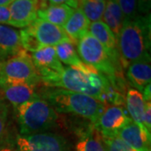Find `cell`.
Segmentation results:
<instances>
[{"label":"cell","instance_id":"cell-1","mask_svg":"<svg viewBox=\"0 0 151 151\" xmlns=\"http://www.w3.org/2000/svg\"><path fill=\"white\" fill-rule=\"evenodd\" d=\"M41 82L50 87H59L95 97L102 103L112 88L108 78L103 73L86 74L72 66L64 67L61 71L42 78Z\"/></svg>","mask_w":151,"mask_h":151},{"label":"cell","instance_id":"cell-2","mask_svg":"<svg viewBox=\"0 0 151 151\" xmlns=\"http://www.w3.org/2000/svg\"><path fill=\"white\" fill-rule=\"evenodd\" d=\"M118 48L121 65L124 68L150 55V14H139L132 19L124 20L118 39Z\"/></svg>","mask_w":151,"mask_h":151},{"label":"cell","instance_id":"cell-3","mask_svg":"<svg viewBox=\"0 0 151 151\" xmlns=\"http://www.w3.org/2000/svg\"><path fill=\"white\" fill-rule=\"evenodd\" d=\"M55 112L72 113L87 119L94 124L106 106L95 97L60 88H50L40 96Z\"/></svg>","mask_w":151,"mask_h":151},{"label":"cell","instance_id":"cell-4","mask_svg":"<svg viewBox=\"0 0 151 151\" xmlns=\"http://www.w3.org/2000/svg\"><path fill=\"white\" fill-rule=\"evenodd\" d=\"M15 110L21 135L44 133L57 124V113L40 97L23 103Z\"/></svg>","mask_w":151,"mask_h":151},{"label":"cell","instance_id":"cell-5","mask_svg":"<svg viewBox=\"0 0 151 151\" xmlns=\"http://www.w3.org/2000/svg\"><path fill=\"white\" fill-rule=\"evenodd\" d=\"M77 54L82 62L92 65L106 76L111 84L124 78L121 62L113 59L103 45L89 32L77 41Z\"/></svg>","mask_w":151,"mask_h":151},{"label":"cell","instance_id":"cell-6","mask_svg":"<svg viewBox=\"0 0 151 151\" xmlns=\"http://www.w3.org/2000/svg\"><path fill=\"white\" fill-rule=\"evenodd\" d=\"M40 82L31 55L24 49L4 62L0 73V89L21 84L36 86Z\"/></svg>","mask_w":151,"mask_h":151},{"label":"cell","instance_id":"cell-7","mask_svg":"<svg viewBox=\"0 0 151 151\" xmlns=\"http://www.w3.org/2000/svg\"><path fill=\"white\" fill-rule=\"evenodd\" d=\"M17 145L19 151H70L65 137L49 132L20 135L17 138Z\"/></svg>","mask_w":151,"mask_h":151},{"label":"cell","instance_id":"cell-8","mask_svg":"<svg viewBox=\"0 0 151 151\" xmlns=\"http://www.w3.org/2000/svg\"><path fill=\"white\" fill-rule=\"evenodd\" d=\"M28 28L42 48L55 46L64 41H71L63 28L38 18Z\"/></svg>","mask_w":151,"mask_h":151},{"label":"cell","instance_id":"cell-9","mask_svg":"<svg viewBox=\"0 0 151 151\" xmlns=\"http://www.w3.org/2000/svg\"><path fill=\"white\" fill-rule=\"evenodd\" d=\"M132 121L121 106H110L105 108L94 127L102 135L116 134V133Z\"/></svg>","mask_w":151,"mask_h":151},{"label":"cell","instance_id":"cell-10","mask_svg":"<svg viewBox=\"0 0 151 151\" xmlns=\"http://www.w3.org/2000/svg\"><path fill=\"white\" fill-rule=\"evenodd\" d=\"M10 21L9 25L26 28L37 19L38 0H14L9 5Z\"/></svg>","mask_w":151,"mask_h":151},{"label":"cell","instance_id":"cell-11","mask_svg":"<svg viewBox=\"0 0 151 151\" xmlns=\"http://www.w3.org/2000/svg\"><path fill=\"white\" fill-rule=\"evenodd\" d=\"M30 55L40 79L60 72L64 68L58 59L55 46L43 47L33 52Z\"/></svg>","mask_w":151,"mask_h":151},{"label":"cell","instance_id":"cell-12","mask_svg":"<svg viewBox=\"0 0 151 151\" xmlns=\"http://www.w3.org/2000/svg\"><path fill=\"white\" fill-rule=\"evenodd\" d=\"M116 135L136 151H151L150 133L134 121L119 130Z\"/></svg>","mask_w":151,"mask_h":151},{"label":"cell","instance_id":"cell-13","mask_svg":"<svg viewBox=\"0 0 151 151\" xmlns=\"http://www.w3.org/2000/svg\"><path fill=\"white\" fill-rule=\"evenodd\" d=\"M126 78L138 91H143L151 80L150 55H147L128 65Z\"/></svg>","mask_w":151,"mask_h":151},{"label":"cell","instance_id":"cell-14","mask_svg":"<svg viewBox=\"0 0 151 151\" xmlns=\"http://www.w3.org/2000/svg\"><path fill=\"white\" fill-rule=\"evenodd\" d=\"M23 48L19 31L0 24V61L4 62Z\"/></svg>","mask_w":151,"mask_h":151},{"label":"cell","instance_id":"cell-15","mask_svg":"<svg viewBox=\"0 0 151 151\" xmlns=\"http://www.w3.org/2000/svg\"><path fill=\"white\" fill-rule=\"evenodd\" d=\"M88 32L103 45L113 59L121 62L118 48V40L105 23H103V21L92 22L88 29Z\"/></svg>","mask_w":151,"mask_h":151},{"label":"cell","instance_id":"cell-16","mask_svg":"<svg viewBox=\"0 0 151 151\" xmlns=\"http://www.w3.org/2000/svg\"><path fill=\"white\" fill-rule=\"evenodd\" d=\"M1 90L3 97L15 109L23 103L40 97L35 92V86L25 84L5 86Z\"/></svg>","mask_w":151,"mask_h":151},{"label":"cell","instance_id":"cell-17","mask_svg":"<svg viewBox=\"0 0 151 151\" xmlns=\"http://www.w3.org/2000/svg\"><path fill=\"white\" fill-rule=\"evenodd\" d=\"M90 21L79 9H76L62 26L65 34L74 44L88 32Z\"/></svg>","mask_w":151,"mask_h":151},{"label":"cell","instance_id":"cell-18","mask_svg":"<svg viewBox=\"0 0 151 151\" xmlns=\"http://www.w3.org/2000/svg\"><path fill=\"white\" fill-rule=\"evenodd\" d=\"M74 10V9L65 4L48 5L45 9L37 11V18L62 27Z\"/></svg>","mask_w":151,"mask_h":151},{"label":"cell","instance_id":"cell-19","mask_svg":"<svg viewBox=\"0 0 151 151\" xmlns=\"http://www.w3.org/2000/svg\"><path fill=\"white\" fill-rule=\"evenodd\" d=\"M125 102L127 110L132 118V121L139 125H143L145 108V101L143 97V94L134 88L129 89L126 92Z\"/></svg>","mask_w":151,"mask_h":151},{"label":"cell","instance_id":"cell-20","mask_svg":"<svg viewBox=\"0 0 151 151\" xmlns=\"http://www.w3.org/2000/svg\"><path fill=\"white\" fill-rule=\"evenodd\" d=\"M103 20L118 40L124 24V17L119 6L114 0H107L103 15Z\"/></svg>","mask_w":151,"mask_h":151},{"label":"cell","instance_id":"cell-21","mask_svg":"<svg viewBox=\"0 0 151 151\" xmlns=\"http://www.w3.org/2000/svg\"><path fill=\"white\" fill-rule=\"evenodd\" d=\"M76 151H107L102 134L93 126L87 133L81 136L76 146Z\"/></svg>","mask_w":151,"mask_h":151},{"label":"cell","instance_id":"cell-22","mask_svg":"<svg viewBox=\"0 0 151 151\" xmlns=\"http://www.w3.org/2000/svg\"><path fill=\"white\" fill-rule=\"evenodd\" d=\"M75 44L72 41H64L55 46L56 55L60 62L78 68L82 61L80 59L75 48Z\"/></svg>","mask_w":151,"mask_h":151},{"label":"cell","instance_id":"cell-23","mask_svg":"<svg viewBox=\"0 0 151 151\" xmlns=\"http://www.w3.org/2000/svg\"><path fill=\"white\" fill-rule=\"evenodd\" d=\"M106 2L97 0H80L79 9L89 19V21H102Z\"/></svg>","mask_w":151,"mask_h":151},{"label":"cell","instance_id":"cell-24","mask_svg":"<svg viewBox=\"0 0 151 151\" xmlns=\"http://www.w3.org/2000/svg\"><path fill=\"white\" fill-rule=\"evenodd\" d=\"M107 151H136L116 134L102 135Z\"/></svg>","mask_w":151,"mask_h":151},{"label":"cell","instance_id":"cell-25","mask_svg":"<svg viewBox=\"0 0 151 151\" xmlns=\"http://www.w3.org/2000/svg\"><path fill=\"white\" fill-rule=\"evenodd\" d=\"M19 34H20L22 46L25 50L31 51L33 53V52L42 48L37 41V40L35 39V35H33V33L30 31V29L28 27L21 29L19 31Z\"/></svg>","mask_w":151,"mask_h":151},{"label":"cell","instance_id":"cell-26","mask_svg":"<svg viewBox=\"0 0 151 151\" xmlns=\"http://www.w3.org/2000/svg\"><path fill=\"white\" fill-rule=\"evenodd\" d=\"M124 17V20L132 19L139 15L138 13V0H114Z\"/></svg>","mask_w":151,"mask_h":151},{"label":"cell","instance_id":"cell-27","mask_svg":"<svg viewBox=\"0 0 151 151\" xmlns=\"http://www.w3.org/2000/svg\"><path fill=\"white\" fill-rule=\"evenodd\" d=\"M9 115V105L3 97H0V139L4 136Z\"/></svg>","mask_w":151,"mask_h":151},{"label":"cell","instance_id":"cell-28","mask_svg":"<svg viewBox=\"0 0 151 151\" xmlns=\"http://www.w3.org/2000/svg\"><path fill=\"white\" fill-rule=\"evenodd\" d=\"M143 125L150 133L151 132V102H145V108L144 114V122Z\"/></svg>","mask_w":151,"mask_h":151},{"label":"cell","instance_id":"cell-29","mask_svg":"<svg viewBox=\"0 0 151 151\" xmlns=\"http://www.w3.org/2000/svg\"><path fill=\"white\" fill-rule=\"evenodd\" d=\"M150 8L151 0H138V13L142 15L150 14Z\"/></svg>","mask_w":151,"mask_h":151},{"label":"cell","instance_id":"cell-30","mask_svg":"<svg viewBox=\"0 0 151 151\" xmlns=\"http://www.w3.org/2000/svg\"><path fill=\"white\" fill-rule=\"evenodd\" d=\"M48 2L49 5L65 4L74 9H76L79 6V0H48Z\"/></svg>","mask_w":151,"mask_h":151},{"label":"cell","instance_id":"cell-31","mask_svg":"<svg viewBox=\"0 0 151 151\" xmlns=\"http://www.w3.org/2000/svg\"><path fill=\"white\" fill-rule=\"evenodd\" d=\"M10 11L9 6H0V24H9Z\"/></svg>","mask_w":151,"mask_h":151},{"label":"cell","instance_id":"cell-32","mask_svg":"<svg viewBox=\"0 0 151 151\" xmlns=\"http://www.w3.org/2000/svg\"><path fill=\"white\" fill-rule=\"evenodd\" d=\"M142 92H144V93H143V97H144L145 101V102L150 101V98H151L150 83V84H148V85L144 88V90H143Z\"/></svg>","mask_w":151,"mask_h":151},{"label":"cell","instance_id":"cell-33","mask_svg":"<svg viewBox=\"0 0 151 151\" xmlns=\"http://www.w3.org/2000/svg\"><path fill=\"white\" fill-rule=\"evenodd\" d=\"M38 2H39V9H44L48 6V0H38Z\"/></svg>","mask_w":151,"mask_h":151},{"label":"cell","instance_id":"cell-34","mask_svg":"<svg viewBox=\"0 0 151 151\" xmlns=\"http://www.w3.org/2000/svg\"><path fill=\"white\" fill-rule=\"evenodd\" d=\"M14 0H0V6H9Z\"/></svg>","mask_w":151,"mask_h":151},{"label":"cell","instance_id":"cell-35","mask_svg":"<svg viewBox=\"0 0 151 151\" xmlns=\"http://www.w3.org/2000/svg\"><path fill=\"white\" fill-rule=\"evenodd\" d=\"M3 65H4V62L0 61V73H1V70H2V68H3Z\"/></svg>","mask_w":151,"mask_h":151},{"label":"cell","instance_id":"cell-36","mask_svg":"<svg viewBox=\"0 0 151 151\" xmlns=\"http://www.w3.org/2000/svg\"><path fill=\"white\" fill-rule=\"evenodd\" d=\"M1 151H11L10 150H9V149H4V150H2Z\"/></svg>","mask_w":151,"mask_h":151},{"label":"cell","instance_id":"cell-37","mask_svg":"<svg viewBox=\"0 0 151 151\" xmlns=\"http://www.w3.org/2000/svg\"><path fill=\"white\" fill-rule=\"evenodd\" d=\"M97 1H104V2H106V0H97Z\"/></svg>","mask_w":151,"mask_h":151},{"label":"cell","instance_id":"cell-38","mask_svg":"<svg viewBox=\"0 0 151 151\" xmlns=\"http://www.w3.org/2000/svg\"><path fill=\"white\" fill-rule=\"evenodd\" d=\"M79 1H80V0H79Z\"/></svg>","mask_w":151,"mask_h":151}]
</instances>
